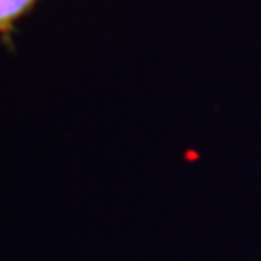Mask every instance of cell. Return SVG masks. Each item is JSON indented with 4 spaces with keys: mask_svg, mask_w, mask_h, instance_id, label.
<instances>
[{
    "mask_svg": "<svg viewBox=\"0 0 261 261\" xmlns=\"http://www.w3.org/2000/svg\"><path fill=\"white\" fill-rule=\"evenodd\" d=\"M37 5V0H0V35L9 39L13 27L22 20L31 9Z\"/></svg>",
    "mask_w": 261,
    "mask_h": 261,
    "instance_id": "obj_1",
    "label": "cell"
}]
</instances>
